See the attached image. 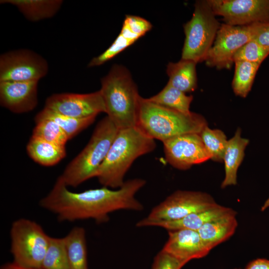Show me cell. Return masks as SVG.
Masks as SVG:
<instances>
[{"label": "cell", "instance_id": "obj_1", "mask_svg": "<svg viewBox=\"0 0 269 269\" xmlns=\"http://www.w3.org/2000/svg\"><path fill=\"white\" fill-rule=\"evenodd\" d=\"M146 183L134 178L125 181L117 190L103 186L81 192H73L58 178L50 192L39 202L40 206L55 214L60 221L93 219L106 223L109 214L120 210L140 211L143 206L135 197Z\"/></svg>", "mask_w": 269, "mask_h": 269}, {"label": "cell", "instance_id": "obj_2", "mask_svg": "<svg viewBox=\"0 0 269 269\" xmlns=\"http://www.w3.org/2000/svg\"><path fill=\"white\" fill-rule=\"evenodd\" d=\"M155 147L154 139L136 127L119 130L96 177L104 187L120 188L134 161L152 151Z\"/></svg>", "mask_w": 269, "mask_h": 269}, {"label": "cell", "instance_id": "obj_3", "mask_svg": "<svg viewBox=\"0 0 269 269\" xmlns=\"http://www.w3.org/2000/svg\"><path fill=\"white\" fill-rule=\"evenodd\" d=\"M101 82L107 116L119 130L136 127L141 96L130 71L114 65Z\"/></svg>", "mask_w": 269, "mask_h": 269}, {"label": "cell", "instance_id": "obj_4", "mask_svg": "<svg viewBox=\"0 0 269 269\" xmlns=\"http://www.w3.org/2000/svg\"><path fill=\"white\" fill-rule=\"evenodd\" d=\"M207 126L200 114H184L140 98L136 127L153 139L163 142L182 134H200Z\"/></svg>", "mask_w": 269, "mask_h": 269}, {"label": "cell", "instance_id": "obj_5", "mask_svg": "<svg viewBox=\"0 0 269 269\" xmlns=\"http://www.w3.org/2000/svg\"><path fill=\"white\" fill-rule=\"evenodd\" d=\"M119 131L107 116L104 117L96 126L88 144L59 178L67 187H76L96 177Z\"/></svg>", "mask_w": 269, "mask_h": 269}, {"label": "cell", "instance_id": "obj_6", "mask_svg": "<svg viewBox=\"0 0 269 269\" xmlns=\"http://www.w3.org/2000/svg\"><path fill=\"white\" fill-rule=\"evenodd\" d=\"M215 16L207 0L196 1L191 19L183 25L185 38L181 59L196 63L204 61L221 25Z\"/></svg>", "mask_w": 269, "mask_h": 269}, {"label": "cell", "instance_id": "obj_7", "mask_svg": "<svg viewBox=\"0 0 269 269\" xmlns=\"http://www.w3.org/2000/svg\"><path fill=\"white\" fill-rule=\"evenodd\" d=\"M10 252L15 264L26 268H41L50 237L34 221L20 218L10 230Z\"/></svg>", "mask_w": 269, "mask_h": 269}, {"label": "cell", "instance_id": "obj_8", "mask_svg": "<svg viewBox=\"0 0 269 269\" xmlns=\"http://www.w3.org/2000/svg\"><path fill=\"white\" fill-rule=\"evenodd\" d=\"M268 23H255L245 25L221 24L214 43L204 61L210 67L218 69H230L236 52L244 45L254 39Z\"/></svg>", "mask_w": 269, "mask_h": 269}, {"label": "cell", "instance_id": "obj_9", "mask_svg": "<svg viewBox=\"0 0 269 269\" xmlns=\"http://www.w3.org/2000/svg\"><path fill=\"white\" fill-rule=\"evenodd\" d=\"M219 205L214 198L206 193L177 190L153 207L144 218L150 221L177 220L189 214L208 210Z\"/></svg>", "mask_w": 269, "mask_h": 269}, {"label": "cell", "instance_id": "obj_10", "mask_svg": "<svg viewBox=\"0 0 269 269\" xmlns=\"http://www.w3.org/2000/svg\"><path fill=\"white\" fill-rule=\"evenodd\" d=\"M48 71L46 59L31 50H12L0 56V82L39 81Z\"/></svg>", "mask_w": 269, "mask_h": 269}, {"label": "cell", "instance_id": "obj_11", "mask_svg": "<svg viewBox=\"0 0 269 269\" xmlns=\"http://www.w3.org/2000/svg\"><path fill=\"white\" fill-rule=\"evenodd\" d=\"M215 15L224 23L245 25L269 22V0H207Z\"/></svg>", "mask_w": 269, "mask_h": 269}, {"label": "cell", "instance_id": "obj_12", "mask_svg": "<svg viewBox=\"0 0 269 269\" xmlns=\"http://www.w3.org/2000/svg\"><path fill=\"white\" fill-rule=\"evenodd\" d=\"M162 143L166 161L179 170H187L211 159L200 134L180 135Z\"/></svg>", "mask_w": 269, "mask_h": 269}, {"label": "cell", "instance_id": "obj_13", "mask_svg": "<svg viewBox=\"0 0 269 269\" xmlns=\"http://www.w3.org/2000/svg\"><path fill=\"white\" fill-rule=\"evenodd\" d=\"M44 107L76 119L97 116L100 113H106L105 103L100 90L88 94H54L46 99Z\"/></svg>", "mask_w": 269, "mask_h": 269}, {"label": "cell", "instance_id": "obj_14", "mask_svg": "<svg viewBox=\"0 0 269 269\" xmlns=\"http://www.w3.org/2000/svg\"><path fill=\"white\" fill-rule=\"evenodd\" d=\"M38 81L0 82V105L21 114L33 110L38 103Z\"/></svg>", "mask_w": 269, "mask_h": 269}, {"label": "cell", "instance_id": "obj_15", "mask_svg": "<svg viewBox=\"0 0 269 269\" xmlns=\"http://www.w3.org/2000/svg\"><path fill=\"white\" fill-rule=\"evenodd\" d=\"M168 232V239L162 250L186 264L204 257L211 251L197 231L179 229Z\"/></svg>", "mask_w": 269, "mask_h": 269}, {"label": "cell", "instance_id": "obj_16", "mask_svg": "<svg viewBox=\"0 0 269 269\" xmlns=\"http://www.w3.org/2000/svg\"><path fill=\"white\" fill-rule=\"evenodd\" d=\"M230 208L219 206L204 211L189 214L183 218L172 221H150L143 218L136 223L137 227L156 226L167 231L189 229L198 231L205 224L234 212Z\"/></svg>", "mask_w": 269, "mask_h": 269}, {"label": "cell", "instance_id": "obj_17", "mask_svg": "<svg viewBox=\"0 0 269 269\" xmlns=\"http://www.w3.org/2000/svg\"><path fill=\"white\" fill-rule=\"evenodd\" d=\"M249 140L241 136V130L238 128L234 135L228 140L223 161L225 176L221 188L237 184V171L245 156V150Z\"/></svg>", "mask_w": 269, "mask_h": 269}, {"label": "cell", "instance_id": "obj_18", "mask_svg": "<svg viewBox=\"0 0 269 269\" xmlns=\"http://www.w3.org/2000/svg\"><path fill=\"white\" fill-rule=\"evenodd\" d=\"M235 211L205 224L198 230L201 239L211 250L235 233L238 226Z\"/></svg>", "mask_w": 269, "mask_h": 269}, {"label": "cell", "instance_id": "obj_19", "mask_svg": "<svg viewBox=\"0 0 269 269\" xmlns=\"http://www.w3.org/2000/svg\"><path fill=\"white\" fill-rule=\"evenodd\" d=\"M62 0H1V4L15 6L27 20L36 22L53 17L60 9Z\"/></svg>", "mask_w": 269, "mask_h": 269}, {"label": "cell", "instance_id": "obj_20", "mask_svg": "<svg viewBox=\"0 0 269 269\" xmlns=\"http://www.w3.org/2000/svg\"><path fill=\"white\" fill-rule=\"evenodd\" d=\"M26 150L33 161L45 166L55 165L66 155L65 146L32 135L27 144Z\"/></svg>", "mask_w": 269, "mask_h": 269}, {"label": "cell", "instance_id": "obj_21", "mask_svg": "<svg viewBox=\"0 0 269 269\" xmlns=\"http://www.w3.org/2000/svg\"><path fill=\"white\" fill-rule=\"evenodd\" d=\"M196 63L181 59L177 62H169L166 67L169 77L167 83L184 93L194 91L197 88Z\"/></svg>", "mask_w": 269, "mask_h": 269}, {"label": "cell", "instance_id": "obj_22", "mask_svg": "<svg viewBox=\"0 0 269 269\" xmlns=\"http://www.w3.org/2000/svg\"><path fill=\"white\" fill-rule=\"evenodd\" d=\"M70 269H88L86 232L75 227L64 237Z\"/></svg>", "mask_w": 269, "mask_h": 269}, {"label": "cell", "instance_id": "obj_23", "mask_svg": "<svg viewBox=\"0 0 269 269\" xmlns=\"http://www.w3.org/2000/svg\"><path fill=\"white\" fill-rule=\"evenodd\" d=\"M147 99L157 105L189 114L191 112L190 106L193 97L192 95H186L167 83L158 93Z\"/></svg>", "mask_w": 269, "mask_h": 269}, {"label": "cell", "instance_id": "obj_24", "mask_svg": "<svg viewBox=\"0 0 269 269\" xmlns=\"http://www.w3.org/2000/svg\"><path fill=\"white\" fill-rule=\"evenodd\" d=\"M96 117L92 116L84 119H76L60 114L45 107L35 117L54 121L62 129L69 139L90 126L95 121Z\"/></svg>", "mask_w": 269, "mask_h": 269}, {"label": "cell", "instance_id": "obj_25", "mask_svg": "<svg viewBox=\"0 0 269 269\" xmlns=\"http://www.w3.org/2000/svg\"><path fill=\"white\" fill-rule=\"evenodd\" d=\"M232 86L235 94L246 98L251 91L261 64L248 61H236Z\"/></svg>", "mask_w": 269, "mask_h": 269}, {"label": "cell", "instance_id": "obj_26", "mask_svg": "<svg viewBox=\"0 0 269 269\" xmlns=\"http://www.w3.org/2000/svg\"><path fill=\"white\" fill-rule=\"evenodd\" d=\"M41 269H70L64 237H50Z\"/></svg>", "mask_w": 269, "mask_h": 269}, {"label": "cell", "instance_id": "obj_27", "mask_svg": "<svg viewBox=\"0 0 269 269\" xmlns=\"http://www.w3.org/2000/svg\"><path fill=\"white\" fill-rule=\"evenodd\" d=\"M200 134L211 159L216 162L223 161L228 140L225 133L219 129H211L207 126Z\"/></svg>", "mask_w": 269, "mask_h": 269}, {"label": "cell", "instance_id": "obj_28", "mask_svg": "<svg viewBox=\"0 0 269 269\" xmlns=\"http://www.w3.org/2000/svg\"><path fill=\"white\" fill-rule=\"evenodd\" d=\"M36 125L32 136L65 146L69 140L66 134L54 121L47 119L34 118Z\"/></svg>", "mask_w": 269, "mask_h": 269}, {"label": "cell", "instance_id": "obj_29", "mask_svg": "<svg viewBox=\"0 0 269 269\" xmlns=\"http://www.w3.org/2000/svg\"><path fill=\"white\" fill-rule=\"evenodd\" d=\"M269 55V48L253 39L241 47L234 54L233 60L248 61L261 64Z\"/></svg>", "mask_w": 269, "mask_h": 269}, {"label": "cell", "instance_id": "obj_30", "mask_svg": "<svg viewBox=\"0 0 269 269\" xmlns=\"http://www.w3.org/2000/svg\"><path fill=\"white\" fill-rule=\"evenodd\" d=\"M134 43L133 41L120 33L113 44L102 54L93 58L89 62L88 67L99 66L104 64Z\"/></svg>", "mask_w": 269, "mask_h": 269}, {"label": "cell", "instance_id": "obj_31", "mask_svg": "<svg viewBox=\"0 0 269 269\" xmlns=\"http://www.w3.org/2000/svg\"><path fill=\"white\" fill-rule=\"evenodd\" d=\"M185 264L161 250L155 257L151 269H181Z\"/></svg>", "mask_w": 269, "mask_h": 269}, {"label": "cell", "instance_id": "obj_32", "mask_svg": "<svg viewBox=\"0 0 269 269\" xmlns=\"http://www.w3.org/2000/svg\"><path fill=\"white\" fill-rule=\"evenodd\" d=\"M123 24L139 37L142 36L152 27L151 23L138 16L127 15Z\"/></svg>", "mask_w": 269, "mask_h": 269}, {"label": "cell", "instance_id": "obj_33", "mask_svg": "<svg viewBox=\"0 0 269 269\" xmlns=\"http://www.w3.org/2000/svg\"><path fill=\"white\" fill-rule=\"evenodd\" d=\"M254 39L261 45L269 48V23Z\"/></svg>", "mask_w": 269, "mask_h": 269}, {"label": "cell", "instance_id": "obj_34", "mask_svg": "<svg viewBox=\"0 0 269 269\" xmlns=\"http://www.w3.org/2000/svg\"><path fill=\"white\" fill-rule=\"evenodd\" d=\"M246 269H269V260L257 259L250 263Z\"/></svg>", "mask_w": 269, "mask_h": 269}, {"label": "cell", "instance_id": "obj_35", "mask_svg": "<svg viewBox=\"0 0 269 269\" xmlns=\"http://www.w3.org/2000/svg\"><path fill=\"white\" fill-rule=\"evenodd\" d=\"M0 269H42L41 268L35 269V268H29L19 266L12 262V263H6L3 265L1 267Z\"/></svg>", "mask_w": 269, "mask_h": 269}, {"label": "cell", "instance_id": "obj_36", "mask_svg": "<svg viewBox=\"0 0 269 269\" xmlns=\"http://www.w3.org/2000/svg\"><path fill=\"white\" fill-rule=\"evenodd\" d=\"M269 207V197L266 200L261 207V211H264Z\"/></svg>", "mask_w": 269, "mask_h": 269}]
</instances>
